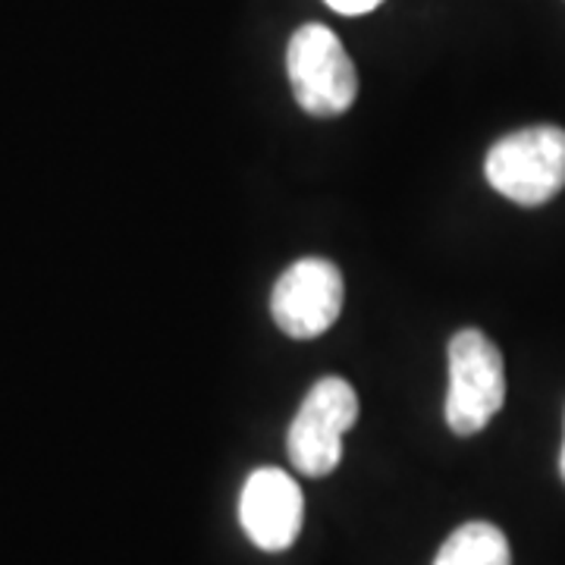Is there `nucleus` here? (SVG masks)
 <instances>
[{
	"label": "nucleus",
	"instance_id": "nucleus-6",
	"mask_svg": "<svg viewBox=\"0 0 565 565\" xmlns=\"http://www.w3.org/2000/svg\"><path fill=\"white\" fill-rule=\"evenodd\" d=\"M305 497L296 478L282 468H258L248 475L239 497V522L248 541L264 553H282L299 541Z\"/></svg>",
	"mask_w": 565,
	"mask_h": 565
},
{
	"label": "nucleus",
	"instance_id": "nucleus-5",
	"mask_svg": "<svg viewBox=\"0 0 565 565\" xmlns=\"http://www.w3.org/2000/svg\"><path fill=\"white\" fill-rule=\"evenodd\" d=\"M345 282L340 267L327 258L289 264L270 292V315L286 337L315 340L327 333L343 311Z\"/></svg>",
	"mask_w": 565,
	"mask_h": 565
},
{
	"label": "nucleus",
	"instance_id": "nucleus-2",
	"mask_svg": "<svg viewBox=\"0 0 565 565\" xmlns=\"http://www.w3.org/2000/svg\"><path fill=\"white\" fill-rule=\"evenodd\" d=\"M449 393H446V424L459 437L481 434L505 403L503 352L484 330H459L449 349Z\"/></svg>",
	"mask_w": 565,
	"mask_h": 565
},
{
	"label": "nucleus",
	"instance_id": "nucleus-7",
	"mask_svg": "<svg viewBox=\"0 0 565 565\" xmlns=\"http://www.w3.org/2000/svg\"><path fill=\"white\" fill-rule=\"evenodd\" d=\"M434 565H512V550L497 525L465 522L446 537Z\"/></svg>",
	"mask_w": 565,
	"mask_h": 565
},
{
	"label": "nucleus",
	"instance_id": "nucleus-4",
	"mask_svg": "<svg viewBox=\"0 0 565 565\" xmlns=\"http://www.w3.org/2000/svg\"><path fill=\"white\" fill-rule=\"evenodd\" d=\"M359 422L355 386L343 377H323L308 390L286 434L289 462L305 478H327L343 459V434Z\"/></svg>",
	"mask_w": 565,
	"mask_h": 565
},
{
	"label": "nucleus",
	"instance_id": "nucleus-8",
	"mask_svg": "<svg viewBox=\"0 0 565 565\" xmlns=\"http://www.w3.org/2000/svg\"><path fill=\"white\" fill-rule=\"evenodd\" d=\"M381 3L384 0H327V7L337 10V13H343V17H362V13L377 10Z\"/></svg>",
	"mask_w": 565,
	"mask_h": 565
},
{
	"label": "nucleus",
	"instance_id": "nucleus-3",
	"mask_svg": "<svg viewBox=\"0 0 565 565\" xmlns=\"http://www.w3.org/2000/svg\"><path fill=\"white\" fill-rule=\"evenodd\" d=\"M292 98L311 117H340L359 98V73L343 41L321 22L292 32L286 47Z\"/></svg>",
	"mask_w": 565,
	"mask_h": 565
},
{
	"label": "nucleus",
	"instance_id": "nucleus-9",
	"mask_svg": "<svg viewBox=\"0 0 565 565\" xmlns=\"http://www.w3.org/2000/svg\"><path fill=\"white\" fill-rule=\"evenodd\" d=\"M559 475H563V481H565V440H563V452H559Z\"/></svg>",
	"mask_w": 565,
	"mask_h": 565
},
{
	"label": "nucleus",
	"instance_id": "nucleus-1",
	"mask_svg": "<svg viewBox=\"0 0 565 565\" xmlns=\"http://www.w3.org/2000/svg\"><path fill=\"white\" fill-rule=\"evenodd\" d=\"M487 182L522 207H541L565 189V129L527 126L487 151Z\"/></svg>",
	"mask_w": 565,
	"mask_h": 565
}]
</instances>
